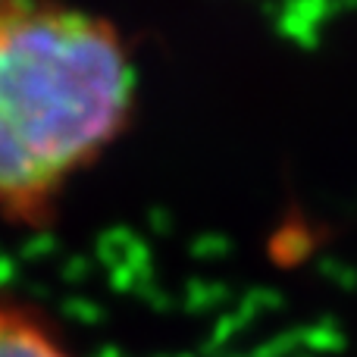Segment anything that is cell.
Returning a JSON list of instances; mask_svg holds the SVG:
<instances>
[{
    "mask_svg": "<svg viewBox=\"0 0 357 357\" xmlns=\"http://www.w3.org/2000/svg\"><path fill=\"white\" fill-rule=\"evenodd\" d=\"M138 100L123 31L63 0H0V220L41 226Z\"/></svg>",
    "mask_w": 357,
    "mask_h": 357,
    "instance_id": "6da1fadb",
    "label": "cell"
},
{
    "mask_svg": "<svg viewBox=\"0 0 357 357\" xmlns=\"http://www.w3.org/2000/svg\"><path fill=\"white\" fill-rule=\"evenodd\" d=\"M0 357H75V351L44 314L0 295Z\"/></svg>",
    "mask_w": 357,
    "mask_h": 357,
    "instance_id": "7a4b0ae2",
    "label": "cell"
}]
</instances>
